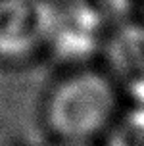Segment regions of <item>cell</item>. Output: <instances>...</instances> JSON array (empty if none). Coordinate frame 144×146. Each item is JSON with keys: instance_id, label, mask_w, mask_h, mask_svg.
Returning a JSON list of instances; mask_svg holds the SVG:
<instances>
[{"instance_id": "obj_1", "label": "cell", "mask_w": 144, "mask_h": 146, "mask_svg": "<svg viewBox=\"0 0 144 146\" xmlns=\"http://www.w3.org/2000/svg\"><path fill=\"white\" fill-rule=\"evenodd\" d=\"M115 106L113 88L102 75L81 73L62 83L48 106V119L58 135L86 139L108 121Z\"/></svg>"}, {"instance_id": "obj_5", "label": "cell", "mask_w": 144, "mask_h": 146, "mask_svg": "<svg viewBox=\"0 0 144 146\" xmlns=\"http://www.w3.org/2000/svg\"><path fill=\"white\" fill-rule=\"evenodd\" d=\"M94 48V33L81 27L77 21H67L56 35V50L65 58H83Z\"/></svg>"}, {"instance_id": "obj_7", "label": "cell", "mask_w": 144, "mask_h": 146, "mask_svg": "<svg viewBox=\"0 0 144 146\" xmlns=\"http://www.w3.org/2000/svg\"><path fill=\"white\" fill-rule=\"evenodd\" d=\"M65 146H83V144H65Z\"/></svg>"}, {"instance_id": "obj_3", "label": "cell", "mask_w": 144, "mask_h": 146, "mask_svg": "<svg viewBox=\"0 0 144 146\" xmlns=\"http://www.w3.org/2000/svg\"><path fill=\"white\" fill-rule=\"evenodd\" d=\"M109 60L131 94L144 104V29L127 25L109 44Z\"/></svg>"}, {"instance_id": "obj_6", "label": "cell", "mask_w": 144, "mask_h": 146, "mask_svg": "<svg viewBox=\"0 0 144 146\" xmlns=\"http://www.w3.org/2000/svg\"><path fill=\"white\" fill-rule=\"evenodd\" d=\"M109 146H144V108L131 111L115 127Z\"/></svg>"}, {"instance_id": "obj_2", "label": "cell", "mask_w": 144, "mask_h": 146, "mask_svg": "<svg viewBox=\"0 0 144 146\" xmlns=\"http://www.w3.org/2000/svg\"><path fill=\"white\" fill-rule=\"evenodd\" d=\"M56 27L46 0H0V58H21Z\"/></svg>"}, {"instance_id": "obj_4", "label": "cell", "mask_w": 144, "mask_h": 146, "mask_svg": "<svg viewBox=\"0 0 144 146\" xmlns=\"http://www.w3.org/2000/svg\"><path fill=\"white\" fill-rule=\"evenodd\" d=\"M129 12V0H75L71 19L96 33L104 25L123 19Z\"/></svg>"}]
</instances>
